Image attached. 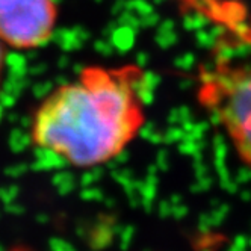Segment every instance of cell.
I'll return each instance as SVG.
<instances>
[{
  "label": "cell",
  "instance_id": "obj_1",
  "mask_svg": "<svg viewBox=\"0 0 251 251\" xmlns=\"http://www.w3.org/2000/svg\"><path fill=\"white\" fill-rule=\"evenodd\" d=\"M135 65L86 67L49 93L30 121L32 144L75 168L109 164L127 149L146 121Z\"/></svg>",
  "mask_w": 251,
  "mask_h": 251
},
{
  "label": "cell",
  "instance_id": "obj_2",
  "mask_svg": "<svg viewBox=\"0 0 251 251\" xmlns=\"http://www.w3.org/2000/svg\"><path fill=\"white\" fill-rule=\"evenodd\" d=\"M199 99L251 168V68L220 64L204 71Z\"/></svg>",
  "mask_w": 251,
  "mask_h": 251
},
{
  "label": "cell",
  "instance_id": "obj_3",
  "mask_svg": "<svg viewBox=\"0 0 251 251\" xmlns=\"http://www.w3.org/2000/svg\"><path fill=\"white\" fill-rule=\"evenodd\" d=\"M55 0H0V43L17 51L46 46L58 23Z\"/></svg>",
  "mask_w": 251,
  "mask_h": 251
},
{
  "label": "cell",
  "instance_id": "obj_4",
  "mask_svg": "<svg viewBox=\"0 0 251 251\" xmlns=\"http://www.w3.org/2000/svg\"><path fill=\"white\" fill-rule=\"evenodd\" d=\"M3 65H5V46L0 43V77L3 73Z\"/></svg>",
  "mask_w": 251,
  "mask_h": 251
}]
</instances>
